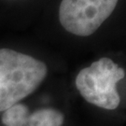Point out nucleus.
Masks as SVG:
<instances>
[{"instance_id": "1", "label": "nucleus", "mask_w": 126, "mask_h": 126, "mask_svg": "<svg viewBox=\"0 0 126 126\" xmlns=\"http://www.w3.org/2000/svg\"><path fill=\"white\" fill-rule=\"evenodd\" d=\"M48 72L43 62L9 49H0V111L32 94Z\"/></svg>"}, {"instance_id": "5", "label": "nucleus", "mask_w": 126, "mask_h": 126, "mask_svg": "<svg viewBox=\"0 0 126 126\" xmlns=\"http://www.w3.org/2000/svg\"><path fill=\"white\" fill-rule=\"evenodd\" d=\"M29 114V109L26 106L23 104H15L4 111L2 122L6 126H19Z\"/></svg>"}, {"instance_id": "3", "label": "nucleus", "mask_w": 126, "mask_h": 126, "mask_svg": "<svg viewBox=\"0 0 126 126\" xmlns=\"http://www.w3.org/2000/svg\"><path fill=\"white\" fill-rule=\"evenodd\" d=\"M119 0H62L59 21L67 32L91 36L111 15Z\"/></svg>"}, {"instance_id": "2", "label": "nucleus", "mask_w": 126, "mask_h": 126, "mask_svg": "<svg viewBox=\"0 0 126 126\" xmlns=\"http://www.w3.org/2000/svg\"><path fill=\"white\" fill-rule=\"evenodd\" d=\"M124 76L125 72L122 68L111 59L103 57L79 71L76 78V86L89 103L113 110L121 102L117 83Z\"/></svg>"}, {"instance_id": "4", "label": "nucleus", "mask_w": 126, "mask_h": 126, "mask_svg": "<svg viewBox=\"0 0 126 126\" xmlns=\"http://www.w3.org/2000/svg\"><path fill=\"white\" fill-rule=\"evenodd\" d=\"M63 113L53 108H44L29 114L19 126H62Z\"/></svg>"}]
</instances>
